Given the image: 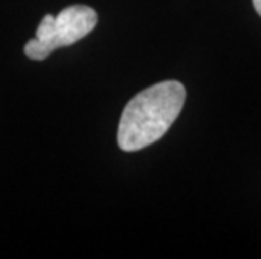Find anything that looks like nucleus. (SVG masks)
Returning <instances> with one entry per match:
<instances>
[{
	"instance_id": "obj_2",
	"label": "nucleus",
	"mask_w": 261,
	"mask_h": 259,
	"mask_svg": "<svg viewBox=\"0 0 261 259\" xmlns=\"http://www.w3.org/2000/svg\"><path fill=\"white\" fill-rule=\"evenodd\" d=\"M96 10L86 5H71L58 15H44L37 25L36 37L25 44V56L34 61H44L58 47L73 46L86 37L96 27Z\"/></svg>"
},
{
	"instance_id": "obj_1",
	"label": "nucleus",
	"mask_w": 261,
	"mask_h": 259,
	"mask_svg": "<svg viewBox=\"0 0 261 259\" xmlns=\"http://www.w3.org/2000/svg\"><path fill=\"white\" fill-rule=\"evenodd\" d=\"M186 88L179 81H162L130 100L118 125V145L125 152L142 150L159 141L182 111Z\"/></svg>"
},
{
	"instance_id": "obj_3",
	"label": "nucleus",
	"mask_w": 261,
	"mask_h": 259,
	"mask_svg": "<svg viewBox=\"0 0 261 259\" xmlns=\"http://www.w3.org/2000/svg\"><path fill=\"white\" fill-rule=\"evenodd\" d=\"M253 4H254V9H256V12L261 15V0H253Z\"/></svg>"
}]
</instances>
